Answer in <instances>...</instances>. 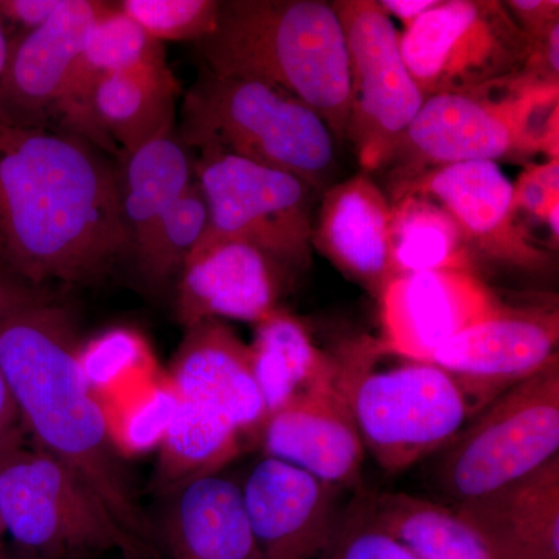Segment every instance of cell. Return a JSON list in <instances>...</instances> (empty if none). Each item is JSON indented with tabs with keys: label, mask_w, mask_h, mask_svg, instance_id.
I'll return each instance as SVG.
<instances>
[{
	"label": "cell",
	"mask_w": 559,
	"mask_h": 559,
	"mask_svg": "<svg viewBox=\"0 0 559 559\" xmlns=\"http://www.w3.org/2000/svg\"><path fill=\"white\" fill-rule=\"evenodd\" d=\"M207 227V202L193 180L160 221L148 253L138 266L140 277L150 289L162 290L173 278L179 277L183 263L200 245Z\"/></svg>",
	"instance_id": "cell-30"
},
{
	"label": "cell",
	"mask_w": 559,
	"mask_h": 559,
	"mask_svg": "<svg viewBox=\"0 0 559 559\" xmlns=\"http://www.w3.org/2000/svg\"><path fill=\"white\" fill-rule=\"evenodd\" d=\"M193 170L209 209L201 241H248L289 270L310 263L318 193L308 183L216 148L200 150Z\"/></svg>",
	"instance_id": "cell-10"
},
{
	"label": "cell",
	"mask_w": 559,
	"mask_h": 559,
	"mask_svg": "<svg viewBox=\"0 0 559 559\" xmlns=\"http://www.w3.org/2000/svg\"><path fill=\"white\" fill-rule=\"evenodd\" d=\"M5 535V528H3L2 520H0V559H7L5 546H3V536Z\"/></svg>",
	"instance_id": "cell-42"
},
{
	"label": "cell",
	"mask_w": 559,
	"mask_h": 559,
	"mask_svg": "<svg viewBox=\"0 0 559 559\" xmlns=\"http://www.w3.org/2000/svg\"><path fill=\"white\" fill-rule=\"evenodd\" d=\"M194 44L207 72L288 92L348 142L347 44L331 2L223 0L215 28Z\"/></svg>",
	"instance_id": "cell-3"
},
{
	"label": "cell",
	"mask_w": 559,
	"mask_h": 559,
	"mask_svg": "<svg viewBox=\"0 0 559 559\" xmlns=\"http://www.w3.org/2000/svg\"><path fill=\"white\" fill-rule=\"evenodd\" d=\"M325 559H417L371 516L367 499L344 511Z\"/></svg>",
	"instance_id": "cell-33"
},
{
	"label": "cell",
	"mask_w": 559,
	"mask_h": 559,
	"mask_svg": "<svg viewBox=\"0 0 559 559\" xmlns=\"http://www.w3.org/2000/svg\"><path fill=\"white\" fill-rule=\"evenodd\" d=\"M513 210L522 218L547 227L551 213L559 210V157L532 165L513 183Z\"/></svg>",
	"instance_id": "cell-34"
},
{
	"label": "cell",
	"mask_w": 559,
	"mask_h": 559,
	"mask_svg": "<svg viewBox=\"0 0 559 559\" xmlns=\"http://www.w3.org/2000/svg\"><path fill=\"white\" fill-rule=\"evenodd\" d=\"M64 0H0V21L21 25L24 32L38 28L60 10Z\"/></svg>",
	"instance_id": "cell-39"
},
{
	"label": "cell",
	"mask_w": 559,
	"mask_h": 559,
	"mask_svg": "<svg viewBox=\"0 0 559 559\" xmlns=\"http://www.w3.org/2000/svg\"><path fill=\"white\" fill-rule=\"evenodd\" d=\"M333 358L364 451L390 474L444 450L485 407L450 371L370 336L344 342Z\"/></svg>",
	"instance_id": "cell-4"
},
{
	"label": "cell",
	"mask_w": 559,
	"mask_h": 559,
	"mask_svg": "<svg viewBox=\"0 0 559 559\" xmlns=\"http://www.w3.org/2000/svg\"><path fill=\"white\" fill-rule=\"evenodd\" d=\"M558 87L521 75L484 91L426 98L385 167L393 187L463 162L536 153L558 159Z\"/></svg>",
	"instance_id": "cell-5"
},
{
	"label": "cell",
	"mask_w": 559,
	"mask_h": 559,
	"mask_svg": "<svg viewBox=\"0 0 559 559\" xmlns=\"http://www.w3.org/2000/svg\"><path fill=\"white\" fill-rule=\"evenodd\" d=\"M51 299L53 297L46 288L33 286L22 278L0 249V322L22 308Z\"/></svg>",
	"instance_id": "cell-36"
},
{
	"label": "cell",
	"mask_w": 559,
	"mask_h": 559,
	"mask_svg": "<svg viewBox=\"0 0 559 559\" xmlns=\"http://www.w3.org/2000/svg\"><path fill=\"white\" fill-rule=\"evenodd\" d=\"M436 480L451 507L484 498L559 455V359L487 404L440 451Z\"/></svg>",
	"instance_id": "cell-8"
},
{
	"label": "cell",
	"mask_w": 559,
	"mask_h": 559,
	"mask_svg": "<svg viewBox=\"0 0 559 559\" xmlns=\"http://www.w3.org/2000/svg\"><path fill=\"white\" fill-rule=\"evenodd\" d=\"M245 443V437L229 419L179 400L159 444L154 491L168 496L191 481L221 473L238 457Z\"/></svg>",
	"instance_id": "cell-28"
},
{
	"label": "cell",
	"mask_w": 559,
	"mask_h": 559,
	"mask_svg": "<svg viewBox=\"0 0 559 559\" xmlns=\"http://www.w3.org/2000/svg\"><path fill=\"white\" fill-rule=\"evenodd\" d=\"M373 520L417 559H502L454 507L406 495L367 498Z\"/></svg>",
	"instance_id": "cell-27"
},
{
	"label": "cell",
	"mask_w": 559,
	"mask_h": 559,
	"mask_svg": "<svg viewBox=\"0 0 559 559\" xmlns=\"http://www.w3.org/2000/svg\"><path fill=\"white\" fill-rule=\"evenodd\" d=\"M454 509L484 533L502 559H559V455Z\"/></svg>",
	"instance_id": "cell-23"
},
{
	"label": "cell",
	"mask_w": 559,
	"mask_h": 559,
	"mask_svg": "<svg viewBox=\"0 0 559 559\" xmlns=\"http://www.w3.org/2000/svg\"><path fill=\"white\" fill-rule=\"evenodd\" d=\"M80 349L75 320L53 299L0 322V370L33 447L64 463L150 558L160 559L156 528L135 498Z\"/></svg>",
	"instance_id": "cell-2"
},
{
	"label": "cell",
	"mask_w": 559,
	"mask_h": 559,
	"mask_svg": "<svg viewBox=\"0 0 559 559\" xmlns=\"http://www.w3.org/2000/svg\"><path fill=\"white\" fill-rule=\"evenodd\" d=\"M167 498L156 527L160 559H261L240 481L221 471Z\"/></svg>",
	"instance_id": "cell-21"
},
{
	"label": "cell",
	"mask_w": 559,
	"mask_h": 559,
	"mask_svg": "<svg viewBox=\"0 0 559 559\" xmlns=\"http://www.w3.org/2000/svg\"><path fill=\"white\" fill-rule=\"evenodd\" d=\"M557 305L507 307L437 349L432 362L473 392L484 406L558 358Z\"/></svg>",
	"instance_id": "cell-13"
},
{
	"label": "cell",
	"mask_w": 559,
	"mask_h": 559,
	"mask_svg": "<svg viewBox=\"0 0 559 559\" xmlns=\"http://www.w3.org/2000/svg\"><path fill=\"white\" fill-rule=\"evenodd\" d=\"M193 165L189 150L175 132L124 154L121 215L135 267L145 260L160 221L193 182Z\"/></svg>",
	"instance_id": "cell-25"
},
{
	"label": "cell",
	"mask_w": 559,
	"mask_h": 559,
	"mask_svg": "<svg viewBox=\"0 0 559 559\" xmlns=\"http://www.w3.org/2000/svg\"><path fill=\"white\" fill-rule=\"evenodd\" d=\"M259 443L266 457L340 489L358 484L366 459L336 373L267 415Z\"/></svg>",
	"instance_id": "cell-18"
},
{
	"label": "cell",
	"mask_w": 559,
	"mask_h": 559,
	"mask_svg": "<svg viewBox=\"0 0 559 559\" xmlns=\"http://www.w3.org/2000/svg\"><path fill=\"white\" fill-rule=\"evenodd\" d=\"M378 301L382 345L423 362L502 305L476 272L457 270L399 275Z\"/></svg>",
	"instance_id": "cell-15"
},
{
	"label": "cell",
	"mask_w": 559,
	"mask_h": 559,
	"mask_svg": "<svg viewBox=\"0 0 559 559\" xmlns=\"http://www.w3.org/2000/svg\"><path fill=\"white\" fill-rule=\"evenodd\" d=\"M178 138L193 148H216L289 173L316 193L336 173V139L318 112L261 81L204 70L182 105Z\"/></svg>",
	"instance_id": "cell-6"
},
{
	"label": "cell",
	"mask_w": 559,
	"mask_h": 559,
	"mask_svg": "<svg viewBox=\"0 0 559 559\" xmlns=\"http://www.w3.org/2000/svg\"><path fill=\"white\" fill-rule=\"evenodd\" d=\"M27 443V430L22 421L21 412L17 409L9 382L0 370V460Z\"/></svg>",
	"instance_id": "cell-37"
},
{
	"label": "cell",
	"mask_w": 559,
	"mask_h": 559,
	"mask_svg": "<svg viewBox=\"0 0 559 559\" xmlns=\"http://www.w3.org/2000/svg\"><path fill=\"white\" fill-rule=\"evenodd\" d=\"M418 194L437 202L457 223L474 263L500 264L540 274L551 264L550 253L518 223L513 182L498 162H463L421 173L393 187L390 200Z\"/></svg>",
	"instance_id": "cell-12"
},
{
	"label": "cell",
	"mask_w": 559,
	"mask_h": 559,
	"mask_svg": "<svg viewBox=\"0 0 559 559\" xmlns=\"http://www.w3.org/2000/svg\"><path fill=\"white\" fill-rule=\"evenodd\" d=\"M392 205V260L395 277L425 271H474L457 223L437 202L404 194Z\"/></svg>",
	"instance_id": "cell-29"
},
{
	"label": "cell",
	"mask_w": 559,
	"mask_h": 559,
	"mask_svg": "<svg viewBox=\"0 0 559 559\" xmlns=\"http://www.w3.org/2000/svg\"><path fill=\"white\" fill-rule=\"evenodd\" d=\"M148 360L146 342L135 331L127 329L106 331L80 349L81 367L94 389L143 369Z\"/></svg>",
	"instance_id": "cell-32"
},
{
	"label": "cell",
	"mask_w": 559,
	"mask_h": 559,
	"mask_svg": "<svg viewBox=\"0 0 559 559\" xmlns=\"http://www.w3.org/2000/svg\"><path fill=\"white\" fill-rule=\"evenodd\" d=\"M392 205L366 173L323 191L312 221L311 246L374 299L395 278Z\"/></svg>",
	"instance_id": "cell-20"
},
{
	"label": "cell",
	"mask_w": 559,
	"mask_h": 559,
	"mask_svg": "<svg viewBox=\"0 0 559 559\" xmlns=\"http://www.w3.org/2000/svg\"><path fill=\"white\" fill-rule=\"evenodd\" d=\"M288 271L248 241H201L179 274L176 318L183 329L223 319L255 325L278 310Z\"/></svg>",
	"instance_id": "cell-16"
},
{
	"label": "cell",
	"mask_w": 559,
	"mask_h": 559,
	"mask_svg": "<svg viewBox=\"0 0 559 559\" xmlns=\"http://www.w3.org/2000/svg\"><path fill=\"white\" fill-rule=\"evenodd\" d=\"M178 404L179 399L171 384L151 392L148 399L140 401L130 417H127L121 430V444L132 451L160 444Z\"/></svg>",
	"instance_id": "cell-35"
},
{
	"label": "cell",
	"mask_w": 559,
	"mask_h": 559,
	"mask_svg": "<svg viewBox=\"0 0 559 559\" xmlns=\"http://www.w3.org/2000/svg\"><path fill=\"white\" fill-rule=\"evenodd\" d=\"M106 2L64 0L46 24L10 40L0 80V123L46 130L87 32Z\"/></svg>",
	"instance_id": "cell-17"
},
{
	"label": "cell",
	"mask_w": 559,
	"mask_h": 559,
	"mask_svg": "<svg viewBox=\"0 0 559 559\" xmlns=\"http://www.w3.org/2000/svg\"><path fill=\"white\" fill-rule=\"evenodd\" d=\"M401 55L425 98L500 86L524 73L530 38L502 2L440 0L406 32Z\"/></svg>",
	"instance_id": "cell-9"
},
{
	"label": "cell",
	"mask_w": 559,
	"mask_h": 559,
	"mask_svg": "<svg viewBox=\"0 0 559 559\" xmlns=\"http://www.w3.org/2000/svg\"><path fill=\"white\" fill-rule=\"evenodd\" d=\"M10 40L3 31L2 21H0V80H2L3 70H5L7 61H9Z\"/></svg>",
	"instance_id": "cell-41"
},
{
	"label": "cell",
	"mask_w": 559,
	"mask_h": 559,
	"mask_svg": "<svg viewBox=\"0 0 559 559\" xmlns=\"http://www.w3.org/2000/svg\"><path fill=\"white\" fill-rule=\"evenodd\" d=\"M331 5L347 44L348 142L364 170H380L426 98L401 55L400 32L378 0H336Z\"/></svg>",
	"instance_id": "cell-11"
},
{
	"label": "cell",
	"mask_w": 559,
	"mask_h": 559,
	"mask_svg": "<svg viewBox=\"0 0 559 559\" xmlns=\"http://www.w3.org/2000/svg\"><path fill=\"white\" fill-rule=\"evenodd\" d=\"M439 2L440 0H381L380 5L390 20L395 17L409 28Z\"/></svg>",
	"instance_id": "cell-40"
},
{
	"label": "cell",
	"mask_w": 559,
	"mask_h": 559,
	"mask_svg": "<svg viewBox=\"0 0 559 559\" xmlns=\"http://www.w3.org/2000/svg\"><path fill=\"white\" fill-rule=\"evenodd\" d=\"M171 388L179 400L215 412L259 443L267 417L253 377L249 345L223 322L204 320L186 329L171 366Z\"/></svg>",
	"instance_id": "cell-19"
},
{
	"label": "cell",
	"mask_w": 559,
	"mask_h": 559,
	"mask_svg": "<svg viewBox=\"0 0 559 559\" xmlns=\"http://www.w3.org/2000/svg\"><path fill=\"white\" fill-rule=\"evenodd\" d=\"M116 7L162 44L198 43L215 28L219 0H121Z\"/></svg>",
	"instance_id": "cell-31"
},
{
	"label": "cell",
	"mask_w": 559,
	"mask_h": 559,
	"mask_svg": "<svg viewBox=\"0 0 559 559\" xmlns=\"http://www.w3.org/2000/svg\"><path fill=\"white\" fill-rule=\"evenodd\" d=\"M249 349L267 415L336 373L333 355L322 352L304 323L282 308L255 323Z\"/></svg>",
	"instance_id": "cell-26"
},
{
	"label": "cell",
	"mask_w": 559,
	"mask_h": 559,
	"mask_svg": "<svg viewBox=\"0 0 559 559\" xmlns=\"http://www.w3.org/2000/svg\"><path fill=\"white\" fill-rule=\"evenodd\" d=\"M503 5L528 38L546 32L555 22H559V2L557 0H511Z\"/></svg>",
	"instance_id": "cell-38"
},
{
	"label": "cell",
	"mask_w": 559,
	"mask_h": 559,
	"mask_svg": "<svg viewBox=\"0 0 559 559\" xmlns=\"http://www.w3.org/2000/svg\"><path fill=\"white\" fill-rule=\"evenodd\" d=\"M164 61H167L164 44L151 38L116 3H106L73 61L55 106V117H60L68 134L114 153L116 145L106 139L95 120L94 95L98 84L110 73Z\"/></svg>",
	"instance_id": "cell-22"
},
{
	"label": "cell",
	"mask_w": 559,
	"mask_h": 559,
	"mask_svg": "<svg viewBox=\"0 0 559 559\" xmlns=\"http://www.w3.org/2000/svg\"><path fill=\"white\" fill-rule=\"evenodd\" d=\"M261 559H325L342 511L340 488L263 455L240 481Z\"/></svg>",
	"instance_id": "cell-14"
},
{
	"label": "cell",
	"mask_w": 559,
	"mask_h": 559,
	"mask_svg": "<svg viewBox=\"0 0 559 559\" xmlns=\"http://www.w3.org/2000/svg\"><path fill=\"white\" fill-rule=\"evenodd\" d=\"M179 81L164 62H145L110 73L94 95L98 128L124 154L175 131Z\"/></svg>",
	"instance_id": "cell-24"
},
{
	"label": "cell",
	"mask_w": 559,
	"mask_h": 559,
	"mask_svg": "<svg viewBox=\"0 0 559 559\" xmlns=\"http://www.w3.org/2000/svg\"><path fill=\"white\" fill-rule=\"evenodd\" d=\"M0 249L38 288L100 282L130 257L120 170L76 135L0 123Z\"/></svg>",
	"instance_id": "cell-1"
},
{
	"label": "cell",
	"mask_w": 559,
	"mask_h": 559,
	"mask_svg": "<svg viewBox=\"0 0 559 559\" xmlns=\"http://www.w3.org/2000/svg\"><path fill=\"white\" fill-rule=\"evenodd\" d=\"M0 520L35 559H151L75 473L33 444L0 460Z\"/></svg>",
	"instance_id": "cell-7"
}]
</instances>
